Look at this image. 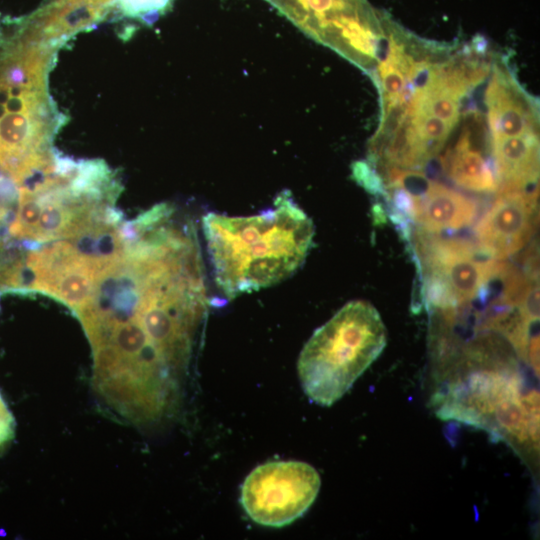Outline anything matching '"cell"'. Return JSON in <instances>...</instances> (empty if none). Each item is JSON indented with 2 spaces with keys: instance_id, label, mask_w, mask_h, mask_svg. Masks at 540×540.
I'll use <instances>...</instances> for the list:
<instances>
[{
  "instance_id": "1",
  "label": "cell",
  "mask_w": 540,
  "mask_h": 540,
  "mask_svg": "<svg viewBox=\"0 0 540 540\" xmlns=\"http://www.w3.org/2000/svg\"><path fill=\"white\" fill-rule=\"evenodd\" d=\"M202 228L214 281L228 299L291 276L304 262L314 236L312 220L288 190L256 215L207 213Z\"/></svg>"
},
{
  "instance_id": "2",
  "label": "cell",
  "mask_w": 540,
  "mask_h": 540,
  "mask_svg": "<svg viewBox=\"0 0 540 540\" xmlns=\"http://www.w3.org/2000/svg\"><path fill=\"white\" fill-rule=\"evenodd\" d=\"M387 331L369 302H348L316 329L301 350L297 371L304 393L314 403L331 406L380 356Z\"/></svg>"
},
{
  "instance_id": "3",
  "label": "cell",
  "mask_w": 540,
  "mask_h": 540,
  "mask_svg": "<svg viewBox=\"0 0 540 540\" xmlns=\"http://www.w3.org/2000/svg\"><path fill=\"white\" fill-rule=\"evenodd\" d=\"M305 34L354 64L378 59L379 21L365 0H266Z\"/></svg>"
},
{
  "instance_id": "4",
  "label": "cell",
  "mask_w": 540,
  "mask_h": 540,
  "mask_svg": "<svg viewBox=\"0 0 540 540\" xmlns=\"http://www.w3.org/2000/svg\"><path fill=\"white\" fill-rule=\"evenodd\" d=\"M114 256L92 255L76 243L58 241L11 261L1 287L47 293L78 313L91 300L103 267Z\"/></svg>"
},
{
  "instance_id": "5",
  "label": "cell",
  "mask_w": 540,
  "mask_h": 540,
  "mask_svg": "<svg viewBox=\"0 0 540 540\" xmlns=\"http://www.w3.org/2000/svg\"><path fill=\"white\" fill-rule=\"evenodd\" d=\"M321 480L317 470L301 461H274L257 466L245 478L241 505L251 520L283 527L303 516L315 501Z\"/></svg>"
},
{
  "instance_id": "6",
  "label": "cell",
  "mask_w": 540,
  "mask_h": 540,
  "mask_svg": "<svg viewBox=\"0 0 540 540\" xmlns=\"http://www.w3.org/2000/svg\"><path fill=\"white\" fill-rule=\"evenodd\" d=\"M418 238L417 251L425 277L442 285L455 305L487 296L489 284L506 264L491 258L481 259L480 250L467 240L426 234Z\"/></svg>"
},
{
  "instance_id": "7",
  "label": "cell",
  "mask_w": 540,
  "mask_h": 540,
  "mask_svg": "<svg viewBox=\"0 0 540 540\" xmlns=\"http://www.w3.org/2000/svg\"><path fill=\"white\" fill-rule=\"evenodd\" d=\"M535 224V195L501 190L475 226L476 247L491 259H507L528 243Z\"/></svg>"
},
{
  "instance_id": "8",
  "label": "cell",
  "mask_w": 540,
  "mask_h": 540,
  "mask_svg": "<svg viewBox=\"0 0 540 540\" xmlns=\"http://www.w3.org/2000/svg\"><path fill=\"white\" fill-rule=\"evenodd\" d=\"M485 102L492 139L536 133V111L512 76L494 69Z\"/></svg>"
},
{
  "instance_id": "9",
  "label": "cell",
  "mask_w": 540,
  "mask_h": 540,
  "mask_svg": "<svg viewBox=\"0 0 540 540\" xmlns=\"http://www.w3.org/2000/svg\"><path fill=\"white\" fill-rule=\"evenodd\" d=\"M408 191L412 199L410 219L425 232L459 230L470 226L478 216L474 199L441 183L427 181L418 194Z\"/></svg>"
},
{
  "instance_id": "10",
  "label": "cell",
  "mask_w": 540,
  "mask_h": 540,
  "mask_svg": "<svg viewBox=\"0 0 540 540\" xmlns=\"http://www.w3.org/2000/svg\"><path fill=\"white\" fill-rule=\"evenodd\" d=\"M499 191L525 190L539 173V142L536 133L492 139Z\"/></svg>"
},
{
  "instance_id": "11",
  "label": "cell",
  "mask_w": 540,
  "mask_h": 540,
  "mask_svg": "<svg viewBox=\"0 0 540 540\" xmlns=\"http://www.w3.org/2000/svg\"><path fill=\"white\" fill-rule=\"evenodd\" d=\"M448 177L459 187L479 193L494 192L498 182L488 161L472 146L470 132L459 137L455 147L443 159Z\"/></svg>"
},
{
  "instance_id": "12",
  "label": "cell",
  "mask_w": 540,
  "mask_h": 540,
  "mask_svg": "<svg viewBox=\"0 0 540 540\" xmlns=\"http://www.w3.org/2000/svg\"><path fill=\"white\" fill-rule=\"evenodd\" d=\"M405 117L430 158L439 152L454 128L443 119L424 112L406 109Z\"/></svg>"
},
{
  "instance_id": "13",
  "label": "cell",
  "mask_w": 540,
  "mask_h": 540,
  "mask_svg": "<svg viewBox=\"0 0 540 540\" xmlns=\"http://www.w3.org/2000/svg\"><path fill=\"white\" fill-rule=\"evenodd\" d=\"M352 177L365 190L373 195H384L382 177L369 161H357L352 165Z\"/></svg>"
},
{
  "instance_id": "14",
  "label": "cell",
  "mask_w": 540,
  "mask_h": 540,
  "mask_svg": "<svg viewBox=\"0 0 540 540\" xmlns=\"http://www.w3.org/2000/svg\"><path fill=\"white\" fill-rule=\"evenodd\" d=\"M14 435V418L0 395V451L10 444Z\"/></svg>"
},
{
  "instance_id": "15",
  "label": "cell",
  "mask_w": 540,
  "mask_h": 540,
  "mask_svg": "<svg viewBox=\"0 0 540 540\" xmlns=\"http://www.w3.org/2000/svg\"><path fill=\"white\" fill-rule=\"evenodd\" d=\"M13 180L0 169V221L8 212L9 204L14 200Z\"/></svg>"
},
{
  "instance_id": "16",
  "label": "cell",
  "mask_w": 540,
  "mask_h": 540,
  "mask_svg": "<svg viewBox=\"0 0 540 540\" xmlns=\"http://www.w3.org/2000/svg\"><path fill=\"white\" fill-rule=\"evenodd\" d=\"M1 252H2V245L0 244V253H1ZM6 264H7V263L3 264V263L0 262V277H1V274H2V272H3V270H4L5 266H6Z\"/></svg>"
}]
</instances>
